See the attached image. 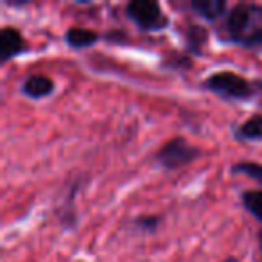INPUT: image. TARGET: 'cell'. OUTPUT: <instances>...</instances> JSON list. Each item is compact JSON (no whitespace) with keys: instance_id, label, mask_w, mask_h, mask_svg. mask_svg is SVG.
<instances>
[{"instance_id":"cell-2","label":"cell","mask_w":262,"mask_h":262,"mask_svg":"<svg viewBox=\"0 0 262 262\" xmlns=\"http://www.w3.org/2000/svg\"><path fill=\"white\" fill-rule=\"evenodd\" d=\"M205 86L226 99H248L255 92V86L250 81L233 72L214 74L205 81Z\"/></svg>"},{"instance_id":"cell-8","label":"cell","mask_w":262,"mask_h":262,"mask_svg":"<svg viewBox=\"0 0 262 262\" xmlns=\"http://www.w3.org/2000/svg\"><path fill=\"white\" fill-rule=\"evenodd\" d=\"M65 40L70 47H88L97 40V34L92 33L88 29H81V27H70L65 34Z\"/></svg>"},{"instance_id":"cell-11","label":"cell","mask_w":262,"mask_h":262,"mask_svg":"<svg viewBox=\"0 0 262 262\" xmlns=\"http://www.w3.org/2000/svg\"><path fill=\"white\" fill-rule=\"evenodd\" d=\"M233 172H243V174H248L251 178L258 180L262 183V165L257 164H239L233 167Z\"/></svg>"},{"instance_id":"cell-10","label":"cell","mask_w":262,"mask_h":262,"mask_svg":"<svg viewBox=\"0 0 262 262\" xmlns=\"http://www.w3.org/2000/svg\"><path fill=\"white\" fill-rule=\"evenodd\" d=\"M243 203L251 214L262 221V190H251L243 194Z\"/></svg>"},{"instance_id":"cell-7","label":"cell","mask_w":262,"mask_h":262,"mask_svg":"<svg viewBox=\"0 0 262 262\" xmlns=\"http://www.w3.org/2000/svg\"><path fill=\"white\" fill-rule=\"evenodd\" d=\"M190 6L198 15L207 20H215L226 9V4L223 0H194Z\"/></svg>"},{"instance_id":"cell-4","label":"cell","mask_w":262,"mask_h":262,"mask_svg":"<svg viewBox=\"0 0 262 262\" xmlns=\"http://www.w3.org/2000/svg\"><path fill=\"white\" fill-rule=\"evenodd\" d=\"M196 157H198L196 147H192L183 139H174L162 147V151L157 155V160L160 162L164 167L176 169V167L185 165L187 162L194 160Z\"/></svg>"},{"instance_id":"cell-12","label":"cell","mask_w":262,"mask_h":262,"mask_svg":"<svg viewBox=\"0 0 262 262\" xmlns=\"http://www.w3.org/2000/svg\"><path fill=\"white\" fill-rule=\"evenodd\" d=\"M260 248H262V233H260Z\"/></svg>"},{"instance_id":"cell-1","label":"cell","mask_w":262,"mask_h":262,"mask_svg":"<svg viewBox=\"0 0 262 262\" xmlns=\"http://www.w3.org/2000/svg\"><path fill=\"white\" fill-rule=\"evenodd\" d=\"M226 27L235 43L244 47L262 45V6L237 4L230 11Z\"/></svg>"},{"instance_id":"cell-6","label":"cell","mask_w":262,"mask_h":262,"mask_svg":"<svg viewBox=\"0 0 262 262\" xmlns=\"http://www.w3.org/2000/svg\"><path fill=\"white\" fill-rule=\"evenodd\" d=\"M22 90H24V94L29 95V97L41 99V97H45V95H49L52 90H54V83H52L47 76L36 74V76H31L29 79L24 83Z\"/></svg>"},{"instance_id":"cell-13","label":"cell","mask_w":262,"mask_h":262,"mask_svg":"<svg viewBox=\"0 0 262 262\" xmlns=\"http://www.w3.org/2000/svg\"><path fill=\"white\" fill-rule=\"evenodd\" d=\"M226 262H235V260H226Z\"/></svg>"},{"instance_id":"cell-3","label":"cell","mask_w":262,"mask_h":262,"mask_svg":"<svg viewBox=\"0 0 262 262\" xmlns=\"http://www.w3.org/2000/svg\"><path fill=\"white\" fill-rule=\"evenodd\" d=\"M127 16L146 31H160L167 26V18L162 13L160 6L149 0H135L127 4Z\"/></svg>"},{"instance_id":"cell-5","label":"cell","mask_w":262,"mask_h":262,"mask_svg":"<svg viewBox=\"0 0 262 262\" xmlns=\"http://www.w3.org/2000/svg\"><path fill=\"white\" fill-rule=\"evenodd\" d=\"M24 51V40L15 27H4L0 33V58L2 61H8L13 56Z\"/></svg>"},{"instance_id":"cell-9","label":"cell","mask_w":262,"mask_h":262,"mask_svg":"<svg viewBox=\"0 0 262 262\" xmlns=\"http://www.w3.org/2000/svg\"><path fill=\"white\" fill-rule=\"evenodd\" d=\"M239 137L246 140H257L262 137V117L255 115L239 127Z\"/></svg>"}]
</instances>
